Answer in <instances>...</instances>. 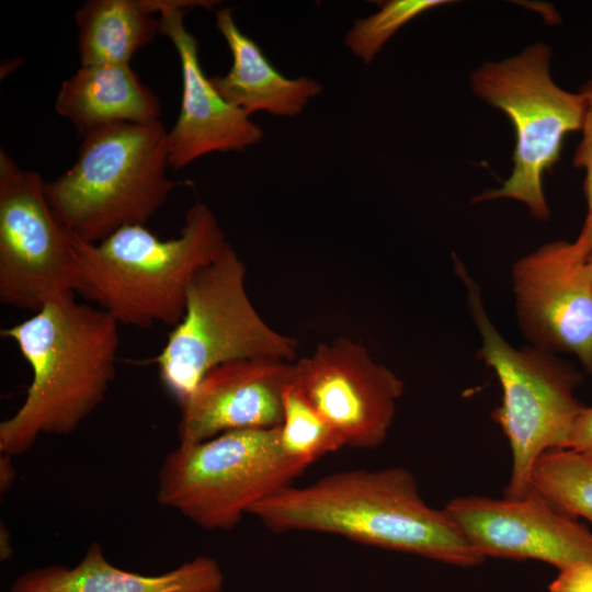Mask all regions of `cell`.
Here are the masks:
<instances>
[{"instance_id":"obj_14","label":"cell","mask_w":592,"mask_h":592,"mask_svg":"<svg viewBox=\"0 0 592 592\" xmlns=\"http://www.w3.org/2000/svg\"><path fill=\"white\" fill-rule=\"evenodd\" d=\"M294 362L255 357L217 365L180 407V444H194L228 431L281 425L283 392Z\"/></svg>"},{"instance_id":"obj_6","label":"cell","mask_w":592,"mask_h":592,"mask_svg":"<svg viewBox=\"0 0 592 592\" xmlns=\"http://www.w3.org/2000/svg\"><path fill=\"white\" fill-rule=\"evenodd\" d=\"M551 56L548 45L536 42L471 72L473 93L504 113L515 136L510 175L499 187L476 195L473 203L514 200L534 218H549L545 174L559 161L566 136L581 130L584 114L581 92L568 91L554 80Z\"/></svg>"},{"instance_id":"obj_7","label":"cell","mask_w":592,"mask_h":592,"mask_svg":"<svg viewBox=\"0 0 592 592\" xmlns=\"http://www.w3.org/2000/svg\"><path fill=\"white\" fill-rule=\"evenodd\" d=\"M246 265L227 243L191 282L181 321L156 356L164 388L178 405L223 363L266 357L295 362L297 342L270 327L251 303Z\"/></svg>"},{"instance_id":"obj_4","label":"cell","mask_w":592,"mask_h":592,"mask_svg":"<svg viewBox=\"0 0 592 592\" xmlns=\"http://www.w3.org/2000/svg\"><path fill=\"white\" fill-rule=\"evenodd\" d=\"M82 137L73 164L45 181L52 209L81 241L145 226L182 184L167 174L168 132L160 121L110 125Z\"/></svg>"},{"instance_id":"obj_22","label":"cell","mask_w":592,"mask_h":592,"mask_svg":"<svg viewBox=\"0 0 592 592\" xmlns=\"http://www.w3.org/2000/svg\"><path fill=\"white\" fill-rule=\"evenodd\" d=\"M584 99V114L581 126V140L573 155V166L583 170V192L587 216L592 214V73L579 90Z\"/></svg>"},{"instance_id":"obj_24","label":"cell","mask_w":592,"mask_h":592,"mask_svg":"<svg viewBox=\"0 0 592 592\" xmlns=\"http://www.w3.org/2000/svg\"><path fill=\"white\" fill-rule=\"evenodd\" d=\"M568 447L592 458V406L584 407L577 419Z\"/></svg>"},{"instance_id":"obj_2","label":"cell","mask_w":592,"mask_h":592,"mask_svg":"<svg viewBox=\"0 0 592 592\" xmlns=\"http://www.w3.org/2000/svg\"><path fill=\"white\" fill-rule=\"evenodd\" d=\"M118 322L68 294L2 329L32 369L21 407L0 423V452L32 448L39 435L69 434L104 400L115 377Z\"/></svg>"},{"instance_id":"obj_19","label":"cell","mask_w":592,"mask_h":592,"mask_svg":"<svg viewBox=\"0 0 592 592\" xmlns=\"http://www.w3.org/2000/svg\"><path fill=\"white\" fill-rule=\"evenodd\" d=\"M530 487L558 512L592 522V458L572 448L540 454L530 474Z\"/></svg>"},{"instance_id":"obj_8","label":"cell","mask_w":592,"mask_h":592,"mask_svg":"<svg viewBox=\"0 0 592 592\" xmlns=\"http://www.w3.org/2000/svg\"><path fill=\"white\" fill-rule=\"evenodd\" d=\"M278 426L180 444L158 471V502L204 530L234 528L257 503L291 486L307 468L285 454Z\"/></svg>"},{"instance_id":"obj_17","label":"cell","mask_w":592,"mask_h":592,"mask_svg":"<svg viewBox=\"0 0 592 592\" xmlns=\"http://www.w3.org/2000/svg\"><path fill=\"white\" fill-rule=\"evenodd\" d=\"M56 112L83 136L123 123L160 121L161 105L129 65H81L60 86Z\"/></svg>"},{"instance_id":"obj_20","label":"cell","mask_w":592,"mask_h":592,"mask_svg":"<svg viewBox=\"0 0 592 592\" xmlns=\"http://www.w3.org/2000/svg\"><path fill=\"white\" fill-rule=\"evenodd\" d=\"M280 442L294 460L309 466L344 446L337 430L318 412L295 378L283 392Z\"/></svg>"},{"instance_id":"obj_18","label":"cell","mask_w":592,"mask_h":592,"mask_svg":"<svg viewBox=\"0 0 592 592\" xmlns=\"http://www.w3.org/2000/svg\"><path fill=\"white\" fill-rule=\"evenodd\" d=\"M151 0H89L76 12L81 65H129L160 33Z\"/></svg>"},{"instance_id":"obj_16","label":"cell","mask_w":592,"mask_h":592,"mask_svg":"<svg viewBox=\"0 0 592 592\" xmlns=\"http://www.w3.org/2000/svg\"><path fill=\"white\" fill-rule=\"evenodd\" d=\"M215 25L225 38L232 57L226 75L209 80L230 104L251 116L257 112L293 117L322 92V86L309 77L291 79L281 73L261 47L236 24L230 8L215 12Z\"/></svg>"},{"instance_id":"obj_27","label":"cell","mask_w":592,"mask_h":592,"mask_svg":"<svg viewBox=\"0 0 592 592\" xmlns=\"http://www.w3.org/2000/svg\"><path fill=\"white\" fill-rule=\"evenodd\" d=\"M587 270L592 282V252L585 258Z\"/></svg>"},{"instance_id":"obj_11","label":"cell","mask_w":592,"mask_h":592,"mask_svg":"<svg viewBox=\"0 0 592 592\" xmlns=\"http://www.w3.org/2000/svg\"><path fill=\"white\" fill-rule=\"evenodd\" d=\"M574 241L547 242L515 261L519 328L530 345L574 355L592 376V282Z\"/></svg>"},{"instance_id":"obj_12","label":"cell","mask_w":592,"mask_h":592,"mask_svg":"<svg viewBox=\"0 0 592 592\" xmlns=\"http://www.w3.org/2000/svg\"><path fill=\"white\" fill-rule=\"evenodd\" d=\"M443 510L483 559H532L558 571L592 563V532L533 490L520 499L460 497Z\"/></svg>"},{"instance_id":"obj_21","label":"cell","mask_w":592,"mask_h":592,"mask_svg":"<svg viewBox=\"0 0 592 592\" xmlns=\"http://www.w3.org/2000/svg\"><path fill=\"white\" fill-rule=\"evenodd\" d=\"M449 2L447 0L385 1L377 12L354 21L344 37V44L354 56L369 65L401 27L421 14Z\"/></svg>"},{"instance_id":"obj_23","label":"cell","mask_w":592,"mask_h":592,"mask_svg":"<svg viewBox=\"0 0 592 592\" xmlns=\"http://www.w3.org/2000/svg\"><path fill=\"white\" fill-rule=\"evenodd\" d=\"M548 588L550 592H592V563H578L559 571Z\"/></svg>"},{"instance_id":"obj_15","label":"cell","mask_w":592,"mask_h":592,"mask_svg":"<svg viewBox=\"0 0 592 592\" xmlns=\"http://www.w3.org/2000/svg\"><path fill=\"white\" fill-rule=\"evenodd\" d=\"M224 574L218 562L198 556L158 576H145L113 566L102 545L92 542L72 568L54 565L29 570L11 592H220Z\"/></svg>"},{"instance_id":"obj_13","label":"cell","mask_w":592,"mask_h":592,"mask_svg":"<svg viewBox=\"0 0 592 592\" xmlns=\"http://www.w3.org/2000/svg\"><path fill=\"white\" fill-rule=\"evenodd\" d=\"M153 5L160 34L173 44L182 71L180 112L168 132L169 167L178 170L212 152L243 151L258 144L261 127L216 91L203 72L197 38L184 24L187 8H212L216 1L153 0Z\"/></svg>"},{"instance_id":"obj_9","label":"cell","mask_w":592,"mask_h":592,"mask_svg":"<svg viewBox=\"0 0 592 592\" xmlns=\"http://www.w3.org/2000/svg\"><path fill=\"white\" fill-rule=\"evenodd\" d=\"M75 236L52 209L45 181L0 149V301L37 312L76 293Z\"/></svg>"},{"instance_id":"obj_10","label":"cell","mask_w":592,"mask_h":592,"mask_svg":"<svg viewBox=\"0 0 592 592\" xmlns=\"http://www.w3.org/2000/svg\"><path fill=\"white\" fill-rule=\"evenodd\" d=\"M294 378L344 446L376 448L388 436L405 383L344 337L294 362Z\"/></svg>"},{"instance_id":"obj_5","label":"cell","mask_w":592,"mask_h":592,"mask_svg":"<svg viewBox=\"0 0 592 592\" xmlns=\"http://www.w3.org/2000/svg\"><path fill=\"white\" fill-rule=\"evenodd\" d=\"M454 269L466 286L468 311L480 338L476 356L494 372L502 389L492 419L512 451L511 477L503 493L510 499L524 498L531 492L530 474L536 458L568 447L584 408L574 396L580 376L554 353L511 345L490 320L480 286L457 257Z\"/></svg>"},{"instance_id":"obj_26","label":"cell","mask_w":592,"mask_h":592,"mask_svg":"<svg viewBox=\"0 0 592 592\" xmlns=\"http://www.w3.org/2000/svg\"><path fill=\"white\" fill-rule=\"evenodd\" d=\"M11 457L8 454L1 453L0 459V489L1 492L9 490L14 481L15 471L11 463Z\"/></svg>"},{"instance_id":"obj_3","label":"cell","mask_w":592,"mask_h":592,"mask_svg":"<svg viewBox=\"0 0 592 592\" xmlns=\"http://www.w3.org/2000/svg\"><path fill=\"white\" fill-rule=\"evenodd\" d=\"M227 243L203 203L187 209L177 238L159 239L144 225L124 227L96 243L75 237L76 293L118 325L174 327L183 318L191 282Z\"/></svg>"},{"instance_id":"obj_1","label":"cell","mask_w":592,"mask_h":592,"mask_svg":"<svg viewBox=\"0 0 592 592\" xmlns=\"http://www.w3.org/2000/svg\"><path fill=\"white\" fill-rule=\"evenodd\" d=\"M249 514L275 533L333 534L459 567L485 560L444 510L423 500L403 467L337 471L303 487L291 485Z\"/></svg>"},{"instance_id":"obj_25","label":"cell","mask_w":592,"mask_h":592,"mask_svg":"<svg viewBox=\"0 0 592 592\" xmlns=\"http://www.w3.org/2000/svg\"><path fill=\"white\" fill-rule=\"evenodd\" d=\"M574 243L584 257L592 252V214L585 217L583 227Z\"/></svg>"}]
</instances>
